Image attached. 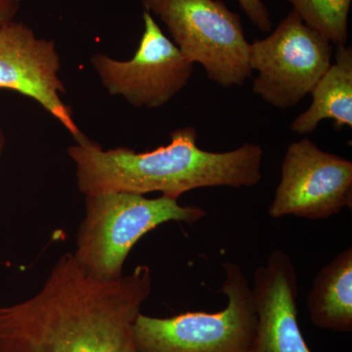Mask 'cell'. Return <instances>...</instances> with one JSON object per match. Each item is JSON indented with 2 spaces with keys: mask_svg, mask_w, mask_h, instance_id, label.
<instances>
[{
  "mask_svg": "<svg viewBox=\"0 0 352 352\" xmlns=\"http://www.w3.org/2000/svg\"><path fill=\"white\" fill-rule=\"evenodd\" d=\"M197 138L195 127L185 126L171 132L170 144L138 153L126 147L104 150L85 136L69 146L68 154L76 163L78 189L85 197L161 192L178 200L194 189L250 188L261 182V146L245 143L232 151L214 153L201 149Z\"/></svg>",
  "mask_w": 352,
  "mask_h": 352,
  "instance_id": "cell-2",
  "label": "cell"
},
{
  "mask_svg": "<svg viewBox=\"0 0 352 352\" xmlns=\"http://www.w3.org/2000/svg\"><path fill=\"white\" fill-rule=\"evenodd\" d=\"M333 51L292 10L270 36L250 43V68L258 73L252 91L278 109L294 107L330 68Z\"/></svg>",
  "mask_w": 352,
  "mask_h": 352,
  "instance_id": "cell-6",
  "label": "cell"
},
{
  "mask_svg": "<svg viewBox=\"0 0 352 352\" xmlns=\"http://www.w3.org/2000/svg\"><path fill=\"white\" fill-rule=\"evenodd\" d=\"M298 280L287 252L275 250L256 268L252 287L258 314L254 352H312L298 322Z\"/></svg>",
  "mask_w": 352,
  "mask_h": 352,
  "instance_id": "cell-10",
  "label": "cell"
},
{
  "mask_svg": "<svg viewBox=\"0 0 352 352\" xmlns=\"http://www.w3.org/2000/svg\"><path fill=\"white\" fill-rule=\"evenodd\" d=\"M144 32L135 54L118 61L97 53L91 65L111 95L124 97L134 107L154 109L170 102L188 85L194 64L144 10Z\"/></svg>",
  "mask_w": 352,
  "mask_h": 352,
  "instance_id": "cell-7",
  "label": "cell"
},
{
  "mask_svg": "<svg viewBox=\"0 0 352 352\" xmlns=\"http://www.w3.org/2000/svg\"><path fill=\"white\" fill-rule=\"evenodd\" d=\"M144 10L166 25L191 63L221 87H242L251 78L250 43L242 21L220 0H141Z\"/></svg>",
  "mask_w": 352,
  "mask_h": 352,
  "instance_id": "cell-5",
  "label": "cell"
},
{
  "mask_svg": "<svg viewBox=\"0 0 352 352\" xmlns=\"http://www.w3.org/2000/svg\"><path fill=\"white\" fill-rule=\"evenodd\" d=\"M85 207L74 256L87 274L100 280L122 277L132 248L153 229L168 221L193 224L208 214L168 197L148 199L129 192L87 196Z\"/></svg>",
  "mask_w": 352,
  "mask_h": 352,
  "instance_id": "cell-3",
  "label": "cell"
},
{
  "mask_svg": "<svg viewBox=\"0 0 352 352\" xmlns=\"http://www.w3.org/2000/svg\"><path fill=\"white\" fill-rule=\"evenodd\" d=\"M310 29L331 43L346 45L351 0H288Z\"/></svg>",
  "mask_w": 352,
  "mask_h": 352,
  "instance_id": "cell-13",
  "label": "cell"
},
{
  "mask_svg": "<svg viewBox=\"0 0 352 352\" xmlns=\"http://www.w3.org/2000/svg\"><path fill=\"white\" fill-rule=\"evenodd\" d=\"M244 12L259 31L270 32L273 24L270 13L263 0H238Z\"/></svg>",
  "mask_w": 352,
  "mask_h": 352,
  "instance_id": "cell-14",
  "label": "cell"
},
{
  "mask_svg": "<svg viewBox=\"0 0 352 352\" xmlns=\"http://www.w3.org/2000/svg\"><path fill=\"white\" fill-rule=\"evenodd\" d=\"M4 145H6V136H4L3 131L0 126V157H1L2 153H3Z\"/></svg>",
  "mask_w": 352,
  "mask_h": 352,
  "instance_id": "cell-16",
  "label": "cell"
},
{
  "mask_svg": "<svg viewBox=\"0 0 352 352\" xmlns=\"http://www.w3.org/2000/svg\"><path fill=\"white\" fill-rule=\"evenodd\" d=\"M312 103L300 113L291 129L296 134L314 133L321 120H333V126L342 131L352 127V48L337 45L335 63L312 88Z\"/></svg>",
  "mask_w": 352,
  "mask_h": 352,
  "instance_id": "cell-11",
  "label": "cell"
},
{
  "mask_svg": "<svg viewBox=\"0 0 352 352\" xmlns=\"http://www.w3.org/2000/svg\"><path fill=\"white\" fill-rule=\"evenodd\" d=\"M60 69L54 41L38 38L22 22L13 21L0 28V89L13 90L38 102L78 142L85 135L60 96L67 92L59 78Z\"/></svg>",
  "mask_w": 352,
  "mask_h": 352,
  "instance_id": "cell-9",
  "label": "cell"
},
{
  "mask_svg": "<svg viewBox=\"0 0 352 352\" xmlns=\"http://www.w3.org/2000/svg\"><path fill=\"white\" fill-rule=\"evenodd\" d=\"M151 289L147 265L100 280L67 252L36 295L0 307V352H138L132 326Z\"/></svg>",
  "mask_w": 352,
  "mask_h": 352,
  "instance_id": "cell-1",
  "label": "cell"
},
{
  "mask_svg": "<svg viewBox=\"0 0 352 352\" xmlns=\"http://www.w3.org/2000/svg\"><path fill=\"white\" fill-rule=\"evenodd\" d=\"M19 8V0H0V28L13 22Z\"/></svg>",
  "mask_w": 352,
  "mask_h": 352,
  "instance_id": "cell-15",
  "label": "cell"
},
{
  "mask_svg": "<svg viewBox=\"0 0 352 352\" xmlns=\"http://www.w3.org/2000/svg\"><path fill=\"white\" fill-rule=\"evenodd\" d=\"M219 292L228 298L219 312H185L168 318L139 314L132 326L138 352H254L258 314L240 265L223 263Z\"/></svg>",
  "mask_w": 352,
  "mask_h": 352,
  "instance_id": "cell-4",
  "label": "cell"
},
{
  "mask_svg": "<svg viewBox=\"0 0 352 352\" xmlns=\"http://www.w3.org/2000/svg\"><path fill=\"white\" fill-rule=\"evenodd\" d=\"M344 208H352V162L322 151L308 138L291 143L268 210L270 217L328 219Z\"/></svg>",
  "mask_w": 352,
  "mask_h": 352,
  "instance_id": "cell-8",
  "label": "cell"
},
{
  "mask_svg": "<svg viewBox=\"0 0 352 352\" xmlns=\"http://www.w3.org/2000/svg\"><path fill=\"white\" fill-rule=\"evenodd\" d=\"M312 324L322 330L352 331V248L340 252L315 277L307 296Z\"/></svg>",
  "mask_w": 352,
  "mask_h": 352,
  "instance_id": "cell-12",
  "label": "cell"
}]
</instances>
